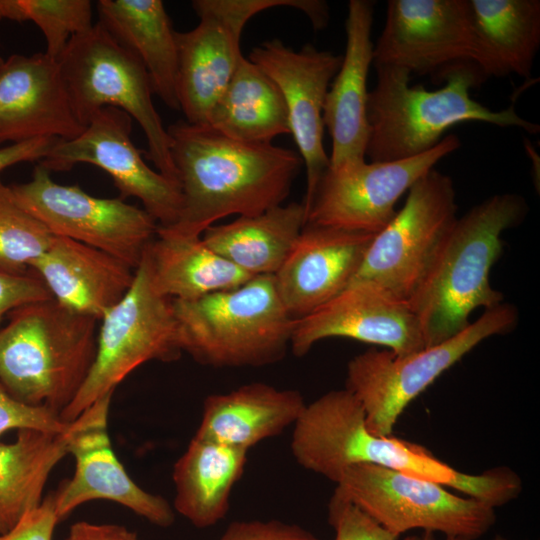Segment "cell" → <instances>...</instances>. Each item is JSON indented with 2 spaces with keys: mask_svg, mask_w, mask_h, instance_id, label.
I'll use <instances>...</instances> for the list:
<instances>
[{
  "mask_svg": "<svg viewBox=\"0 0 540 540\" xmlns=\"http://www.w3.org/2000/svg\"><path fill=\"white\" fill-rule=\"evenodd\" d=\"M167 132L182 204L177 222L159 228L177 235L201 236L221 218L282 205L303 166L298 152L235 140L205 124L179 120Z\"/></svg>",
  "mask_w": 540,
  "mask_h": 540,
  "instance_id": "1",
  "label": "cell"
},
{
  "mask_svg": "<svg viewBox=\"0 0 540 540\" xmlns=\"http://www.w3.org/2000/svg\"><path fill=\"white\" fill-rule=\"evenodd\" d=\"M527 213L522 196L503 193L457 217L428 274L408 301L425 347L463 331L477 308L491 309L504 302L503 293L491 286L490 271L503 251L502 233L520 224Z\"/></svg>",
  "mask_w": 540,
  "mask_h": 540,
  "instance_id": "2",
  "label": "cell"
},
{
  "mask_svg": "<svg viewBox=\"0 0 540 540\" xmlns=\"http://www.w3.org/2000/svg\"><path fill=\"white\" fill-rule=\"evenodd\" d=\"M375 68L377 81L368 93L366 107L369 130L365 156L371 162L424 153L436 146L448 129L464 122L539 132V125L522 118L514 106L494 111L470 96V89L486 80L472 62H460L439 72L445 84L437 90L411 86V73L406 69Z\"/></svg>",
  "mask_w": 540,
  "mask_h": 540,
  "instance_id": "3",
  "label": "cell"
},
{
  "mask_svg": "<svg viewBox=\"0 0 540 540\" xmlns=\"http://www.w3.org/2000/svg\"><path fill=\"white\" fill-rule=\"evenodd\" d=\"M0 327V382L16 400L57 414L84 384L97 347L98 319L53 298L20 306Z\"/></svg>",
  "mask_w": 540,
  "mask_h": 540,
  "instance_id": "4",
  "label": "cell"
},
{
  "mask_svg": "<svg viewBox=\"0 0 540 540\" xmlns=\"http://www.w3.org/2000/svg\"><path fill=\"white\" fill-rule=\"evenodd\" d=\"M183 353L215 368L260 367L281 360L296 319L285 308L274 275L192 300L173 299Z\"/></svg>",
  "mask_w": 540,
  "mask_h": 540,
  "instance_id": "5",
  "label": "cell"
},
{
  "mask_svg": "<svg viewBox=\"0 0 540 540\" xmlns=\"http://www.w3.org/2000/svg\"><path fill=\"white\" fill-rule=\"evenodd\" d=\"M291 450L299 465L335 483L357 464L386 467L457 491L466 476L419 444L369 431L362 404L346 388L306 404L293 425Z\"/></svg>",
  "mask_w": 540,
  "mask_h": 540,
  "instance_id": "6",
  "label": "cell"
},
{
  "mask_svg": "<svg viewBox=\"0 0 540 540\" xmlns=\"http://www.w3.org/2000/svg\"><path fill=\"white\" fill-rule=\"evenodd\" d=\"M57 60L81 124L85 127L101 108L123 110L144 132L148 159L161 174L178 183L170 138L153 104L151 82L139 59L97 22L71 38Z\"/></svg>",
  "mask_w": 540,
  "mask_h": 540,
  "instance_id": "7",
  "label": "cell"
},
{
  "mask_svg": "<svg viewBox=\"0 0 540 540\" xmlns=\"http://www.w3.org/2000/svg\"><path fill=\"white\" fill-rule=\"evenodd\" d=\"M518 311L509 303L484 310L467 328L446 341L406 356L390 350L369 349L347 365L346 389L360 401L369 431L392 435L408 404L442 373L485 339L511 332Z\"/></svg>",
  "mask_w": 540,
  "mask_h": 540,
  "instance_id": "8",
  "label": "cell"
},
{
  "mask_svg": "<svg viewBox=\"0 0 540 540\" xmlns=\"http://www.w3.org/2000/svg\"><path fill=\"white\" fill-rule=\"evenodd\" d=\"M99 321L93 365L74 400L60 414L66 423L76 420L98 399L114 393L142 364L174 361L183 353L173 299L154 289L142 260L126 295Z\"/></svg>",
  "mask_w": 540,
  "mask_h": 540,
  "instance_id": "9",
  "label": "cell"
},
{
  "mask_svg": "<svg viewBox=\"0 0 540 540\" xmlns=\"http://www.w3.org/2000/svg\"><path fill=\"white\" fill-rule=\"evenodd\" d=\"M198 25L176 32L177 93L180 110L192 124H206L210 112L243 56L240 38L256 14L274 7L301 10L315 30L326 27L328 5L319 0H194Z\"/></svg>",
  "mask_w": 540,
  "mask_h": 540,
  "instance_id": "10",
  "label": "cell"
},
{
  "mask_svg": "<svg viewBox=\"0 0 540 540\" xmlns=\"http://www.w3.org/2000/svg\"><path fill=\"white\" fill-rule=\"evenodd\" d=\"M456 219L452 179L433 168L410 187L402 208L374 235L349 285L367 283L408 302Z\"/></svg>",
  "mask_w": 540,
  "mask_h": 540,
  "instance_id": "11",
  "label": "cell"
},
{
  "mask_svg": "<svg viewBox=\"0 0 540 540\" xmlns=\"http://www.w3.org/2000/svg\"><path fill=\"white\" fill-rule=\"evenodd\" d=\"M388 532L422 529L475 540L495 524V509L445 486L372 464L346 468L335 490Z\"/></svg>",
  "mask_w": 540,
  "mask_h": 540,
  "instance_id": "12",
  "label": "cell"
},
{
  "mask_svg": "<svg viewBox=\"0 0 540 540\" xmlns=\"http://www.w3.org/2000/svg\"><path fill=\"white\" fill-rule=\"evenodd\" d=\"M19 204L56 236L102 250L137 269L158 223L120 197L100 198L56 183L39 163L31 179L11 186Z\"/></svg>",
  "mask_w": 540,
  "mask_h": 540,
  "instance_id": "13",
  "label": "cell"
},
{
  "mask_svg": "<svg viewBox=\"0 0 540 540\" xmlns=\"http://www.w3.org/2000/svg\"><path fill=\"white\" fill-rule=\"evenodd\" d=\"M459 147V138L450 134L414 157L328 166L306 209V223L376 234L396 213L399 198Z\"/></svg>",
  "mask_w": 540,
  "mask_h": 540,
  "instance_id": "14",
  "label": "cell"
},
{
  "mask_svg": "<svg viewBox=\"0 0 540 540\" xmlns=\"http://www.w3.org/2000/svg\"><path fill=\"white\" fill-rule=\"evenodd\" d=\"M131 132L132 118L126 112L101 108L81 134L59 140L39 164L50 173L69 171L80 163L97 166L111 176L121 199H139L158 227H170L181 211L180 186L145 163Z\"/></svg>",
  "mask_w": 540,
  "mask_h": 540,
  "instance_id": "15",
  "label": "cell"
},
{
  "mask_svg": "<svg viewBox=\"0 0 540 540\" xmlns=\"http://www.w3.org/2000/svg\"><path fill=\"white\" fill-rule=\"evenodd\" d=\"M249 59L275 83L288 114L292 134L306 170L305 212L329 166L324 144L323 108L342 56L306 44L293 50L273 39L253 48Z\"/></svg>",
  "mask_w": 540,
  "mask_h": 540,
  "instance_id": "16",
  "label": "cell"
},
{
  "mask_svg": "<svg viewBox=\"0 0 540 540\" xmlns=\"http://www.w3.org/2000/svg\"><path fill=\"white\" fill-rule=\"evenodd\" d=\"M112 395L98 399L78 417L68 446L75 470L54 491L57 515L61 521L80 505L101 499L118 503L154 525L169 527L175 519L171 505L136 484L113 451L107 428Z\"/></svg>",
  "mask_w": 540,
  "mask_h": 540,
  "instance_id": "17",
  "label": "cell"
},
{
  "mask_svg": "<svg viewBox=\"0 0 540 540\" xmlns=\"http://www.w3.org/2000/svg\"><path fill=\"white\" fill-rule=\"evenodd\" d=\"M467 0H389L373 65L438 74L472 58Z\"/></svg>",
  "mask_w": 540,
  "mask_h": 540,
  "instance_id": "18",
  "label": "cell"
},
{
  "mask_svg": "<svg viewBox=\"0 0 540 540\" xmlns=\"http://www.w3.org/2000/svg\"><path fill=\"white\" fill-rule=\"evenodd\" d=\"M331 337L383 346L399 357L426 348L408 302L367 283L349 285L314 312L296 319L290 349L304 356L317 342Z\"/></svg>",
  "mask_w": 540,
  "mask_h": 540,
  "instance_id": "19",
  "label": "cell"
},
{
  "mask_svg": "<svg viewBox=\"0 0 540 540\" xmlns=\"http://www.w3.org/2000/svg\"><path fill=\"white\" fill-rule=\"evenodd\" d=\"M58 60L45 52L13 54L0 65V144L71 140L84 130Z\"/></svg>",
  "mask_w": 540,
  "mask_h": 540,
  "instance_id": "20",
  "label": "cell"
},
{
  "mask_svg": "<svg viewBox=\"0 0 540 540\" xmlns=\"http://www.w3.org/2000/svg\"><path fill=\"white\" fill-rule=\"evenodd\" d=\"M374 235L306 223L274 275L290 315L305 317L343 292L358 272Z\"/></svg>",
  "mask_w": 540,
  "mask_h": 540,
  "instance_id": "21",
  "label": "cell"
},
{
  "mask_svg": "<svg viewBox=\"0 0 540 540\" xmlns=\"http://www.w3.org/2000/svg\"><path fill=\"white\" fill-rule=\"evenodd\" d=\"M374 2L350 0L345 22L346 48L327 92L323 123L331 137L329 166L365 159L368 141L367 79L373 64Z\"/></svg>",
  "mask_w": 540,
  "mask_h": 540,
  "instance_id": "22",
  "label": "cell"
},
{
  "mask_svg": "<svg viewBox=\"0 0 540 540\" xmlns=\"http://www.w3.org/2000/svg\"><path fill=\"white\" fill-rule=\"evenodd\" d=\"M29 270L59 304L98 320L126 295L136 272L102 250L56 235Z\"/></svg>",
  "mask_w": 540,
  "mask_h": 540,
  "instance_id": "23",
  "label": "cell"
},
{
  "mask_svg": "<svg viewBox=\"0 0 540 540\" xmlns=\"http://www.w3.org/2000/svg\"><path fill=\"white\" fill-rule=\"evenodd\" d=\"M302 394L253 382L205 398L195 436L249 450L294 425L306 406Z\"/></svg>",
  "mask_w": 540,
  "mask_h": 540,
  "instance_id": "24",
  "label": "cell"
},
{
  "mask_svg": "<svg viewBox=\"0 0 540 540\" xmlns=\"http://www.w3.org/2000/svg\"><path fill=\"white\" fill-rule=\"evenodd\" d=\"M472 58L485 79L529 77L540 46L539 0H467Z\"/></svg>",
  "mask_w": 540,
  "mask_h": 540,
  "instance_id": "25",
  "label": "cell"
},
{
  "mask_svg": "<svg viewBox=\"0 0 540 540\" xmlns=\"http://www.w3.org/2000/svg\"><path fill=\"white\" fill-rule=\"evenodd\" d=\"M98 22L143 64L162 102L180 110L176 31L160 0L97 1Z\"/></svg>",
  "mask_w": 540,
  "mask_h": 540,
  "instance_id": "26",
  "label": "cell"
},
{
  "mask_svg": "<svg viewBox=\"0 0 540 540\" xmlns=\"http://www.w3.org/2000/svg\"><path fill=\"white\" fill-rule=\"evenodd\" d=\"M142 261L154 289L177 300L232 289L255 277L212 251L201 236L177 235L159 227Z\"/></svg>",
  "mask_w": 540,
  "mask_h": 540,
  "instance_id": "27",
  "label": "cell"
},
{
  "mask_svg": "<svg viewBox=\"0 0 540 540\" xmlns=\"http://www.w3.org/2000/svg\"><path fill=\"white\" fill-rule=\"evenodd\" d=\"M247 452L194 436L173 467L175 510L197 528H208L223 519Z\"/></svg>",
  "mask_w": 540,
  "mask_h": 540,
  "instance_id": "28",
  "label": "cell"
},
{
  "mask_svg": "<svg viewBox=\"0 0 540 540\" xmlns=\"http://www.w3.org/2000/svg\"><path fill=\"white\" fill-rule=\"evenodd\" d=\"M305 224L303 202H291L212 225L201 238L212 251L249 275H275Z\"/></svg>",
  "mask_w": 540,
  "mask_h": 540,
  "instance_id": "29",
  "label": "cell"
},
{
  "mask_svg": "<svg viewBox=\"0 0 540 540\" xmlns=\"http://www.w3.org/2000/svg\"><path fill=\"white\" fill-rule=\"evenodd\" d=\"M78 425L79 418L63 433L21 429L14 441L0 442V534L42 503L48 477L68 455Z\"/></svg>",
  "mask_w": 540,
  "mask_h": 540,
  "instance_id": "30",
  "label": "cell"
},
{
  "mask_svg": "<svg viewBox=\"0 0 540 540\" xmlns=\"http://www.w3.org/2000/svg\"><path fill=\"white\" fill-rule=\"evenodd\" d=\"M235 140L272 143L290 134L287 109L275 83L249 58L241 57L207 123Z\"/></svg>",
  "mask_w": 540,
  "mask_h": 540,
  "instance_id": "31",
  "label": "cell"
},
{
  "mask_svg": "<svg viewBox=\"0 0 540 540\" xmlns=\"http://www.w3.org/2000/svg\"><path fill=\"white\" fill-rule=\"evenodd\" d=\"M52 238L53 234L19 204L11 186L0 177V271L29 272Z\"/></svg>",
  "mask_w": 540,
  "mask_h": 540,
  "instance_id": "32",
  "label": "cell"
},
{
  "mask_svg": "<svg viewBox=\"0 0 540 540\" xmlns=\"http://www.w3.org/2000/svg\"><path fill=\"white\" fill-rule=\"evenodd\" d=\"M21 4L26 20L36 24L45 38V53L55 59L71 38L94 25L89 0H21Z\"/></svg>",
  "mask_w": 540,
  "mask_h": 540,
  "instance_id": "33",
  "label": "cell"
},
{
  "mask_svg": "<svg viewBox=\"0 0 540 540\" xmlns=\"http://www.w3.org/2000/svg\"><path fill=\"white\" fill-rule=\"evenodd\" d=\"M328 521L335 540H398L354 504L334 491L328 505ZM408 536L402 540H416Z\"/></svg>",
  "mask_w": 540,
  "mask_h": 540,
  "instance_id": "34",
  "label": "cell"
},
{
  "mask_svg": "<svg viewBox=\"0 0 540 540\" xmlns=\"http://www.w3.org/2000/svg\"><path fill=\"white\" fill-rule=\"evenodd\" d=\"M71 423L64 422L59 414L48 408L16 400L0 382V437L8 431L21 429L63 433Z\"/></svg>",
  "mask_w": 540,
  "mask_h": 540,
  "instance_id": "35",
  "label": "cell"
},
{
  "mask_svg": "<svg viewBox=\"0 0 540 540\" xmlns=\"http://www.w3.org/2000/svg\"><path fill=\"white\" fill-rule=\"evenodd\" d=\"M51 298L44 282L31 270L25 274L0 271V327L12 310Z\"/></svg>",
  "mask_w": 540,
  "mask_h": 540,
  "instance_id": "36",
  "label": "cell"
},
{
  "mask_svg": "<svg viewBox=\"0 0 540 540\" xmlns=\"http://www.w3.org/2000/svg\"><path fill=\"white\" fill-rule=\"evenodd\" d=\"M219 540H319L307 530L277 520L236 521Z\"/></svg>",
  "mask_w": 540,
  "mask_h": 540,
  "instance_id": "37",
  "label": "cell"
},
{
  "mask_svg": "<svg viewBox=\"0 0 540 540\" xmlns=\"http://www.w3.org/2000/svg\"><path fill=\"white\" fill-rule=\"evenodd\" d=\"M60 521L54 492L44 497L42 503L25 514L0 540H52L56 524Z\"/></svg>",
  "mask_w": 540,
  "mask_h": 540,
  "instance_id": "38",
  "label": "cell"
},
{
  "mask_svg": "<svg viewBox=\"0 0 540 540\" xmlns=\"http://www.w3.org/2000/svg\"><path fill=\"white\" fill-rule=\"evenodd\" d=\"M58 141L56 138H37L0 148V172L22 162L41 161Z\"/></svg>",
  "mask_w": 540,
  "mask_h": 540,
  "instance_id": "39",
  "label": "cell"
},
{
  "mask_svg": "<svg viewBox=\"0 0 540 540\" xmlns=\"http://www.w3.org/2000/svg\"><path fill=\"white\" fill-rule=\"evenodd\" d=\"M136 534L115 524H94L86 521L74 523L66 540H134Z\"/></svg>",
  "mask_w": 540,
  "mask_h": 540,
  "instance_id": "40",
  "label": "cell"
},
{
  "mask_svg": "<svg viewBox=\"0 0 540 540\" xmlns=\"http://www.w3.org/2000/svg\"><path fill=\"white\" fill-rule=\"evenodd\" d=\"M3 20L27 21L21 0H0V22Z\"/></svg>",
  "mask_w": 540,
  "mask_h": 540,
  "instance_id": "41",
  "label": "cell"
},
{
  "mask_svg": "<svg viewBox=\"0 0 540 540\" xmlns=\"http://www.w3.org/2000/svg\"><path fill=\"white\" fill-rule=\"evenodd\" d=\"M416 540H435V537L432 532H424V534L420 537L417 536ZM445 540H469L464 537H458V536H446Z\"/></svg>",
  "mask_w": 540,
  "mask_h": 540,
  "instance_id": "42",
  "label": "cell"
},
{
  "mask_svg": "<svg viewBox=\"0 0 540 540\" xmlns=\"http://www.w3.org/2000/svg\"><path fill=\"white\" fill-rule=\"evenodd\" d=\"M493 540H507V539L501 535H497L496 537H494Z\"/></svg>",
  "mask_w": 540,
  "mask_h": 540,
  "instance_id": "43",
  "label": "cell"
},
{
  "mask_svg": "<svg viewBox=\"0 0 540 540\" xmlns=\"http://www.w3.org/2000/svg\"><path fill=\"white\" fill-rule=\"evenodd\" d=\"M3 60L4 59L2 57H0V65L2 64Z\"/></svg>",
  "mask_w": 540,
  "mask_h": 540,
  "instance_id": "44",
  "label": "cell"
},
{
  "mask_svg": "<svg viewBox=\"0 0 540 540\" xmlns=\"http://www.w3.org/2000/svg\"><path fill=\"white\" fill-rule=\"evenodd\" d=\"M134 540H138L137 538H135Z\"/></svg>",
  "mask_w": 540,
  "mask_h": 540,
  "instance_id": "45",
  "label": "cell"
}]
</instances>
